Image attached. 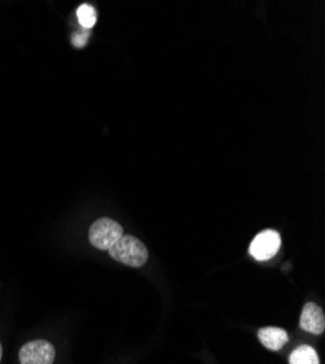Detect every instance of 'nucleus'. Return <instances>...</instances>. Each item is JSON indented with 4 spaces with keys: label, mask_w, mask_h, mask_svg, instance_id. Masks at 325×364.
<instances>
[{
    "label": "nucleus",
    "mask_w": 325,
    "mask_h": 364,
    "mask_svg": "<svg viewBox=\"0 0 325 364\" xmlns=\"http://www.w3.org/2000/svg\"><path fill=\"white\" fill-rule=\"evenodd\" d=\"M108 252L115 261L134 268L143 267L147 258H149V252H147V248L144 247L143 242L132 235H123L108 250Z\"/></svg>",
    "instance_id": "nucleus-1"
},
{
    "label": "nucleus",
    "mask_w": 325,
    "mask_h": 364,
    "mask_svg": "<svg viewBox=\"0 0 325 364\" xmlns=\"http://www.w3.org/2000/svg\"><path fill=\"white\" fill-rule=\"evenodd\" d=\"M122 236L123 228L108 218L98 219L90 229L91 244L100 251H108Z\"/></svg>",
    "instance_id": "nucleus-2"
},
{
    "label": "nucleus",
    "mask_w": 325,
    "mask_h": 364,
    "mask_svg": "<svg viewBox=\"0 0 325 364\" xmlns=\"http://www.w3.org/2000/svg\"><path fill=\"white\" fill-rule=\"evenodd\" d=\"M87 33H90V31H85V34H83V33L75 34L73 38H72L73 46H75V47H83V46H86V43H87Z\"/></svg>",
    "instance_id": "nucleus-9"
},
{
    "label": "nucleus",
    "mask_w": 325,
    "mask_h": 364,
    "mask_svg": "<svg viewBox=\"0 0 325 364\" xmlns=\"http://www.w3.org/2000/svg\"><path fill=\"white\" fill-rule=\"evenodd\" d=\"M76 15L79 23L86 29V31H90V29L97 23V12L91 5H80L78 8Z\"/></svg>",
    "instance_id": "nucleus-8"
},
{
    "label": "nucleus",
    "mask_w": 325,
    "mask_h": 364,
    "mask_svg": "<svg viewBox=\"0 0 325 364\" xmlns=\"http://www.w3.org/2000/svg\"><path fill=\"white\" fill-rule=\"evenodd\" d=\"M258 340L265 348H269L272 351H279L287 344L289 336L282 328L265 326L258 331Z\"/></svg>",
    "instance_id": "nucleus-6"
},
{
    "label": "nucleus",
    "mask_w": 325,
    "mask_h": 364,
    "mask_svg": "<svg viewBox=\"0 0 325 364\" xmlns=\"http://www.w3.org/2000/svg\"><path fill=\"white\" fill-rule=\"evenodd\" d=\"M2 355H4V350H2V343H0V361H2Z\"/></svg>",
    "instance_id": "nucleus-10"
},
{
    "label": "nucleus",
    "mask_w": 325,
    "mask_h": 364,
    "mask_svg": "<svg viewBox=\"0 0 325 364\" xmlns=\"http://www.w3.org/2000/svg\"><path fill=\"white\" fill-rule=\"evenodd\" d=\"M282 237L277 230L267 229L260 232L251 242L250 255L257 261H269L279 252Z\"/></svg>",
    "instance_id": "nucleus-3"
},
{
    "label": "nucleus",
    "mask_w": 325,
    "mask_h": 364,
    "mask_svg": "<svg viewBox=\"0 0 325 364\" xmlns=\"http://www.w3.org/2000/svg\"><path fill=\"white\" fill-rule=\"evenodd\" d=\"M299 325L304 331L319 336V333H322L325 329L324 311L316 305V303H312V301L307 303L302 309Z\"/></svg>",
    "instance_id": "nucleus-5"
},
{
    "label": "nucleus",
    "mask_w": 325,
    "mask_h": 364,
    "mask_svg": "<svg viewBox=\"0 0 325 364\" xmlns=\"http://www.w3.org/2000/svg\"><path fill=\"white\" fill-rule=\"evenodd\" d=\"M55 350L51 343L46 340L29 341L22 346L19 351L21 364H53Z\"/></svg>",
    "instance_id": "nucleus-4"
},
{
    "label": "nucleus",
    "mask_w": 325,
    "mask_h": 364,
    "mask_svg": "<svg viewBox=\"0 0 325 364\" xmlns=\"http://www.w3.org/2000/svg\"><path fill=\"white\" fill-rule=\"evenodd\" d=\"M290 364H319V357L311 346H299L289 357Z\"/></svg>",
    "instance_id": "nucleus-7"
}]
</instances>
